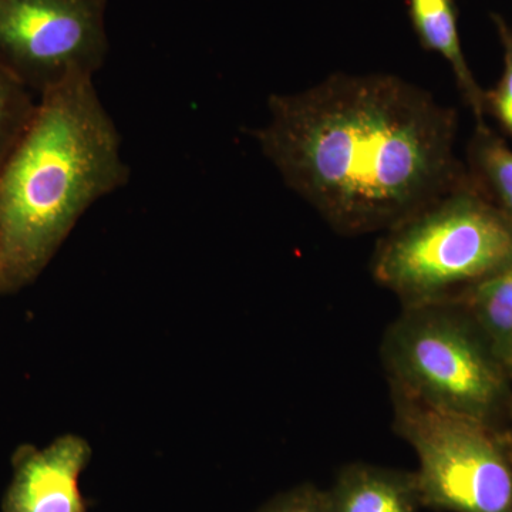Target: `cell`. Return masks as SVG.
<instances>
[{"instance_id": "1", "label": "cell", "mask_w": 512, "mask_h": 512, "mask_svg": "<svg viewBox=\"0 0 512 512\" xmlns=\"http://www.w3.org/2000/svg\"><path fill=\"white\" fill-rule=\"evenodd\" d=\"M457 111L392 74L271 94L252 131L282 181L345 237L386 232L464 183Z\"/></svg>"}, {"instance_id": "2", "label": "cell", "mask_w": 512, "mask_h": 512, "mask_svg": "<svg viewBox=\"0 0 512 512\" xmlns=\"http://www.w3.org/2000/svg\"><path fill=\"white\" fill-rule=\"evenodd\" d=\"M93 79L43 93L0 167V295L32 285L86 211L127 184L120 133Z\"/></svg>"}, {"instance_id": "3", "label": "cell", "mask_w": 512, "mask_h": 512, "mask_svg": "<svg viewBox=\"0 0 512 512\" xmlns=\"http://www.w3.org/2000/svg\"><path fill=\"white\" fill-rule=\"evenodd\" d=\"M512 262V218L468 174L464 183L383 232L370 261L404 306L456 301Z\"/></svg>"}, {"instance_id": "4", "label": "cell", "mask_w": 512, "mask_h": 512, "mask_svg": "<svg viewBox=\"0 0 512 512\" xmlns=\"http://www.w3.org/2000/svg\"><path fill=\"white\" fill-rule=\"evenodd\" d=\"M390 389L439 412L512 429V376L456 301L404 306L384 330Z\"/></svg>"}, {"instance_id": "5", "label": "cell", "mask_w": 512, "mask_h": 512, "mask_svg": "<svg viewBox=\"0 0 512 512\" xmlns=\"http://www.w3.org/2000/svg\"><path fill=\"white\" fill-rule=\"evenodd\" d=\"M393 430L416 453L421 507L512 512V434L390 389Z\"/></svg>"}, {"instance_id": "6", "label": "cell", "mask_w": 512, "mask_h": 512, "mask_svg": "<svg viewBox=\"0 0 512 512\" xmlns=\"http://www.w3.org/2000/svg\"><path fill=\"white\" fill-rule=\"evenodd\" d=\"M107 0H0V63L37 99L109 55Z\"/></svg>"}, {"instance_id": "7", "label": "cell", "mask_w": 512, "mask_h": 512, "mask_svg": "<svg viewBox=\"0 0 512 512\" xmlns=\"http://www.w3.org/2000/svg\"><path fill=\"white\" fill-rule=\"evenodd\" d=\"M92 454L89 441L76 434L57 437L42 450L16 448L3 512H89L79 480Z\"/></svg>"}, {"instance_id": "8", "label": "cell", "mask_w": 512, "mask_h": 512, "mask_svg": "<svg viewBox=\"0 0 512 512\" xmlns=\"http://www.w3.org/2000/svg\"><path fill=\"white\" fill-rule=\"evenodd\" d=\"M332 512H419V487L414 471L350 463L326 490Z\"/></svg>"}, {"instance_id": "9", "label": "cell", "mask_w": 512, "mask_h": 512, "mask_svg": "<svg viewBox=\"0 0 512 512\" xmlns=\"http://www.w3.org/2000/svg\"><path fill=\"white\" fill-rule=\"evenodd\" d=\"M409 16L420 45L443 57L450 66L458 92L476 117V123L485 121V90L478 84L464 55L454 0H409Z\"/></svg>"}, {"instance_id": "10", "label": "cell", "mask_w": 512, "mask_h": 512, "mask_svg": "<svg viewBox=\"0 0 512 512\" xmlns=\"http://www.w3.org/2000/svg\"><path fill=\"white\" fill-rule=\"evenodd\" d=\"M456 302L512 376V262L458 296Z\"/></svg>"}, {"instance_id": "11", "label": "cell", "mask_w": 512, "mask_h": 512, "mask_svg": "<svg viewBox=\"0 0 512 512\" xmlns=\"http://www.w3.org/2000/svg\"><path fill=\"white\" fill-rule=\"evenodd\" d=\"M466 167L484 194L512 218V150L485 121L476 123Z\"/></svg>"}, {"instance_id": "12", "label": "cell", "mask_w": 512, "mask_h": 512, "mask_svg": "<svg viewBox=\"0 0 512 512\" xmlns=\"http://www.w3.org/2000/svg\"><path fill=\"white\" fill-rule=\"evenodd\" d=\"M36 104L35 94L0 63V167L32 119Z\"/></svg>"}, {"instance_id": "13", "label": "cell", "mask_w": 512, "mask_h": 512, "mask_svg": "<svg viewBox=\"0 0 512 512\" xmlns=\"http://www.w3.org/2000/svg\"><path fill=\"white\" fill-rule=\"evenodd\" d=\"M491 19L503 46L504 69L493 89L485 90L484 109L512 137V28L498 13H493Z\"/></svg>"}, {"instance_id": "14", "label": "cell", "mask_w": 512, "mask_h": 512, "mask_svg": "<svg viewBox=\"0 0 512 512\" xmlns=\"http://www.w3.org/2000/svg\"><path fill=\"white\" fill-rule=\"evenodd\" d=\"M255 512H332L326 490L312 483L296 485L276 494Z\"/></svg>"}, {"instance_id": "15", "label": "cell", "mask_w": 512, "mask_h": 512, "mask_svg": "<svg viewBox=\"0 0 512 512\" xmlns=\"http://www.w3.org/2000/svg\"><path fill=\"white\" fill-rule=\"evenodd\" d=\"M511 434H512V429H511Z\"/></svg>"}]
</instances>
